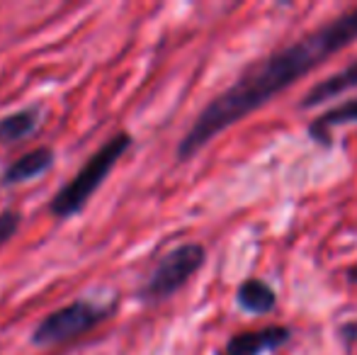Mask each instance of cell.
<instances>
[{
	"label": "cell",
	"instance_id": "obj_11",
	"mask_svg": "<svg viewBox=\"0 0 357 355\" xmlns=\"http://www.w3.org/2000/svg\"><path fill=\"white\" fill-rule=\"evenodd\" d=\"M20 227H22V214H20L17 209H5V212H0V248L8 241H13L15 234L20 232Z\"/></svg>",
	"mask_w": 357,
	"mask_h": 355
},
{
	"label": "cell",
	"instance_id": "obj_7",
	"mask_svg": "<svg viewBox=\"0 0 357 355\" xmlns=\"http://www.w3.org/2000/svg\"><path fill=\"white\" fill-rule=\"evenodd\" d=\"M353 88H357V59H353L348 66L331 73L328 78H324V81H319L316 86L306 90L304 98L299 100V109H314L319 105L328 103V100L340 98V95Z\"/></svg>",
	"mask_w": 357,
	"mask_h": 355
},
{
	"label": "cell",
	"instance_id": "obj_9",
	"mask_svg": "<svg viewBox=\"0 0 357 355\" xmlns=\"http://www.w3.org/2000/svg\"><path fill=\"white\" fill-rule=\"evenodd\" d=\"M42 119L44 117L39 105H29V107L15 109V112L0 117V144L3 146H13V144L29 139L42 127Z\"/></svg>",
	"mask_w": 357,
	"mask_h": 355
},
{
	"label": "cell",
	"instance_id": "obj_4",
	"mask_svg": "<svg viewBox=\"0 0 357 355\" xmlns=\"http://www.w3.org/2000/svg\"><path fill=\"white\" fill-rule=\"evenodd\" d=\"M204 263H207V248L202 243L190 241L170 248L149 275L144 287L139 289V299L146 304L165 302L173 294H178L202 270Z\"/></svg>",
	"mask_w": 357,
	"mask_h": 355
},
{
	"label": "cell",
	"instance_id": "obj_3",
	"mask_svg": "<svg viewBox=\"0 0 357 355\" xmlns=\"http://www.w3.org/2000/svg\"><path fill=\"white\" fill-rule=\"evenodd\" d=\"M114 314V304L95 302V299L80 297L71 304L54 309L52 314L42 319L32 331V346L34 348H52L59 343H68L83 333L93 331L102 322H107Z\"/></svg>",
	"mask_w": 357,
	"mask_h": 355
},
{
	"label": "cell",
	"instance_id": "obj_8",
	"mask_svg": "<svg viewBox=\"0 0 357 355\" xmlns=\"http://www.w3.org/2000/svg\"><path fill=\"white\" fill-rule=\"evenodd\" d=\"M348 124H357V95L345 100V103L335 105V107L326 109V112L319 114L316 119H311V122L306 124V134H309V139L314 144L331 149V144H333L331 132L338 127H348Z\"/></svg>",
	"mask_w": 357,
	"mask_h": 355
},
{
	"label": "cell",
	"instance_id": "obj_6",
	"mask_svg": "<svg viewBox=\"0 0 357 355\" xmlns=\"http://www.w3.org/2000/svg\"><path fill=\"white\" fill-rule=\"evenodd\" d=\"M56 163V151L52 146H37L32 151L22 153L20 158H15L3 173H0V185L13 188V185H22L29 180L42 178L44 173H49Z\"/></svg>",
	"mask_w": 357,
	"mask_h": 355
},
{
	"label": "cell",
	"instance_id": "obj_1",
	"mask_svg": "<svg viewBox=\"0 0 357 355\" xmlns=\"http://www.w3.org/2000/svg\"><path fill=\"white\" fill-rule=\"evenodd\" d=\"M357 42V5L335 15L331 22L316 27L296 42L250 63L226 90L207 103L197 114L192 127L185 132L175 149L178 161H190L204 146L214 142L221 132L250 117L255 109L273 103L280 93L299 83L304 76L324 66L331 56Z\"/></svg>",
	"mask_w": 357,
	"mask_h": 355
},
{
	"label": "cell",
	"instance_id": "obj_12",
	"mask_svg": "<svg viewBox=\"0 0 357 355\" xmlns=\"http://www.w3.org/2000/svg\"><path fill=\"white\" fill-rule=\"evenodd\" d=\"M338 333H340V338H343L345 346L353 348L357 343V322H345L343 326L338 328Z\"/></svg>",
	"mask_w": 357,
	"mask_h": 355
},
{
	"label": "cell",
	"instance_id": "obj_5",
	"mask_svg": "<svg viewBox=\"0 0 357 355\" xmlns=\"http://www.w3.org/2000/svg\"><path fill=\"white\" fill-rule=\"evenodd\" d=\"M291 338L289 326H265L253 331H241L226 341L219 355H265L282 348Z\"/></svg>",
	"mask_w": 357,
	"mask_h": 355
},
{
	"label": "cell",
	"instance_id": "obj_2",
	"mask_svg": "<svg viewBox=\"0 0 357 355\" xmlns=\"http://www.w3.org/2000/svg\"><path fill=\"white\" fill-rule=\"evenodd\" d=\"M134 146V137L129 132H117L78 168V173L68 180L66 185L56 190V195L49 202V212L56 219H73L85 209V204L93 199L100 185L107 180L109 173L114 171L122 156Z\"/></svg>",
	"mask_w": 357,
	"mask_h": 355
},
{
	"label": "cell",
	"instance_id": "obj_13",
	"mask_svg": "<svg viewBox=\"0 0 357 355\" xmlns=\"http://www.w3.org/2000/svg\"><path fill=\"white\" fill-rule=\"evenodd\" d=\"M345 278H348V282H350V285H357V266L350 268L348 273H345Z\"/></svg>",
	"mask_w": 357,
	"mask_h": 355
},
{
	"label": "cell",
	"instance_id": "obj_10",
	"mask_svg": "<svg viewBox=\"0 0 357 355\" xmlns=\"http://www.w3.org/2000/svg\"><path fill=\"white\" fill-rule=\"evenodd\" d=\"M236 304L241 312L255 314V317H265L278 307V294L265 280L248 278L238 285L236 289Z\"/></svg>",
	"mask_w": 357,
	"mask_h": 355
}]
</instances>
